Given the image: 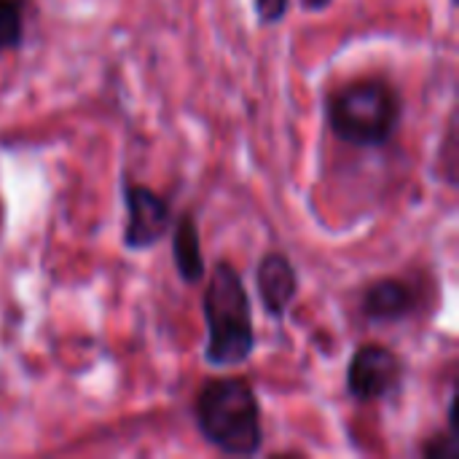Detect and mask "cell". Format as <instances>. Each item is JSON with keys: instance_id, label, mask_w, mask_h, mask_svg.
<instances>
[{"instance_id": "13", "label": "cell", "mask_w": 459, "mask_h": 459, "mask_svg": "<svg viewBox=\"0 0 459 459\" xmlns=\"http://www.w3.org/2000/svg\"><path fill=\"white\" fill-rule=\"evenodd\" d=\"M301 3V11L307 13H323L333 5V0H299Z\"/></svg>"}, {"instance_id": "7", "label": "cell", "mask_w": 459, "mask_h": 459, "mask_svg": "<svg viewBox=\"0 0 459 459\" xmlns=\"http://www.w3.org/2000/svg\"><path fill=\"white\" fill-rule=\"evenodd\" d=\"M255 290L266 317L282 323L301 290V280L293 258L282 250L264 253L255 266Z\"/></svg>"}, {"instance_id": "9", "label": "cell", "mask_w": 459, "mask_h": 459, "mask_svg": "<svg viewBox=\"0 0 459 459\" xmlns=\"http://www.w3.org/2000/svg\"><path fill=\"white\" fill-rule=\"evenodd\" d=\"M30 0H0V56L27 43Z\"/></svg>"}, {"instance_id": "1", "label": "cell", "mask_w": 459, "mask_h": 459, "mask_svg": "<svg viewBox=\"0 0 459 459\" xmlns=\"http://www.w3.org/2000/svg\"><path fill=\"white\" fill-rule=\"evenodd\" d=\"M191 420L202 441L226 457H258L264 452L261 401L245 377L204 379L194 393Z\"/></svg>"}, {"instance_id": "8", "label": "cell", "mask_w": 459, "mask_h": 459, "mask_svg": "<svg viewBox=\"0 0 459 459\" xmlns=\"http://www.w3.org/2000/svg\"><path fill=\"white\" fill-rule=\"evenodd\" d=\"M172 266H175L178 280L188 288L202 285L207 274V264L202 253V234H199L196 215L191 210H183L172 221Z\"/></svg>"}, {"instance_id": "11", "label": "cell", "mask_w": 459, "mask_h": 459, "mask_svg": "<svg viewBox=\"0 0 459 459\" xmlns=\"http://www.w3.org/2000/svg\"><path fill=\"white\" fill-rule=\"evenodd\" d=\"M438 159L444 164V178L449 186H457V118H449L446 126V137H444V148L438 151Z\"/></svg>"}, {"instance_id": "12", "label": "cell", "mask_w": 459, "mask_h": 459, "mask_svg": "<svg viewBox=\"0 0 459 459\" xmlns=\"http://www.w3.org/2000/svg\"><path fill=\"white\" fill-rule=\"evenodd\" d=\"M290 11V0H253V13L261 27L280 24Z\"/></svg>"}, {"instance_id": "3", "label": "cell", "mask_w": 459, "mask_h": 459, "mask_svg": "<svg viewBox=\"0 0 459 459\" xmlns=\"http://www.w3.org/2000/svg\"><path fill=\"white\" fill-rule=\"evenodd\" d=\"M403 94L385 75H363L325 97L331 134L352 148H387L403 121Z\"/></svg>"}, {"instance_id": "5", "label": "cell", "mask_w": 459, "mask_h": 459, "mask_svg": "<svg viewBox=\"0 0 459 459\" xmlns=\"http://www.w3.org/2000/svg\"><path fill=\"white\" fill-rule=\"evenodd\" d=\"M121 202L126 210L121 242L129 253H145L169 234L175 212L169 199L156 188L132 178H121Z\"/></svg>"}, {"instance_id": "6", "label": "cell", "mask_w": 459, "mask_h": 459, "mask_svg": "<svg viewBox=\"0 0 459 459\" xmlns=\"http://www.w3.org/2000/svg\"><path fill=\"white\" fill-rule=\"evenodd\" d=\"M422 309L420 288L401 277H379L360 293V315L374 328L401 325Z\"/></svg>"}, {"instance_id": "14", "label": "cell", "mask_w": 459, "mask_h": 459, "mask_svg": "<svg viewBox=\"0 0 459 459\" xmlns=\"http://www.w3.org/2000/svg\"><path fill=\"white\" fill-rule=\"evenodd\" d=\"M449 3H452V5H457V0H449Z\"/></svg>"}, {"instance_id": "4", "label": "cell", "mask_w": 459, "mask_h": 459, "mask_svg": "<svg viewBox=\"0 0 459 459\" xmlns=\"http://www.w3.org/2000/svg\"><path fill=\"white\" fill-rule=\"evenodd\" d=\"M403 382H406L403 358L387 344L366 342L352 352L347 363L344 390L350 401L360 406H371L395 398L403 390Z\"/></svg>"}, {"instance_id": "2", "label": "cell", "mask_w": 459, "mask_h": 459, "mask_svg": "<svg viewBox=\"0 0 459 459\" xmlns=\"http://www.w3.org/2000/svg\"><path fill=\"white\" fill-rule=\"evenodd\" d=\"M202 317L207 328L204 363L210 368L231 371L253 358L258 344L253 301L239 269L229 258H221L212 266L202 293Z\"/></svg>"}, {"instance_id": "10", "label": "cell", "mask_w": 459, "mask_h": 459, "mask_svg": "<svg viewBox=\"0 0 459 459\" xmlns=\"http://www.w3.org/2000/svg\"><path fill=\"white\" fill-rule=\"evenodd\" d=\"M420 457L457 459L459 457V425H455V422H446V430L433 433L430 438H425V444L420 446Z\"/></svg>"}]
</instances>
